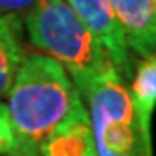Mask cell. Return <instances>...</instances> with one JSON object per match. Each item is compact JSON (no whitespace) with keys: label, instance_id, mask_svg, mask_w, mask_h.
I'll return each instance as SVG.
<instances>
[{"label":"cell","instance_id":"6da1fadb","mask_svg":"<svg viewBox=\"0 0 156 156\" xmlns=\"http://www.w3.org/2000/svg\"><path fill=\"white\" fill-rule=\"evenodd\" d=\"M79 104L81 94L57 60L25 53L6 105L19 149H38Z\"/></svg>","mask_w":156,"mask_h":156},{"label":"cell","instance_id":"7a4b0ae2","mask_svg":"<svg viewBox=\"0 0 156 156\" xmlns=\"http://www.w3.org/2000/svg\"><path fill=\"white\" fill-rule=\"evenodd\" d=\"M90 107V132L98 156H152L151 139L137 128L128 88L113 64L75 85Z\"/></svg>","mask_w":156,"mask_h":156},{"label":"cell","instance_id":"3957f363","mask_svg":"<svg viewBox=\"0 0 156 156\" xmlns=\"http://www.w3.org/2000/svg\"><path fill=\"white\" fill-rule=\"evenodd\" d=\"M28 40L55 58L75 85L113 64L66 0H38L27 13Z\"/></svg>","mask_w":156,"mask_h":156},{"label":"cell","instance_id":"277c9868","mask_svg":"<svg viewBox=\"0 0 156 156\" xmlns=\"http://www.w3.org/2000/svg\"><path fill=\"white\" fill-rule=\"evenodd\" d=\"M66 2L81 19V23L90 32V36L105 53V57L113 62L120 77L132 75L133 68L130 64L124 30L109 0H66Z\"/></svg>","mask_w":156,"mask_h":156},{"label":"cell","instance_id":"5b68a950","mask_svg":"<svg viewBox=\"0 0 156 156\" xmlns=\"http://www.w3.org/2000/svg\"><path fill=\"white\" fill-rule=\"evenodd\" d=\"M124 30L126 45L139 57H154L156 0H109Z\"/></svg>","mask_w":156,"mask_h":156},{"label":"cell","instance_id":"8992f818","mask_svg":"<svg viewBox=\"0 0 156 156\" xmlns=\"http://www.w3.org/2000/svg\"><path fill=\"white\" fill-rule=\"evenodd\" d=\"M38 152L40 156H98L83 102L40 143Z\"/></svg>","mask_w":156,"mask_h":156},{"label":"cell","instance_id":"52a82bcc","mask_svg":"<svg viewBox=\"0 0 156 156\" xmlns=\"http://www.w3.org/2000/svg\"><path fill=\"white\" fill-rule=\"evenodd\" d=\"M130 102L133 109L137 128L145 137L151 139V119L156 105V60L154 57L143 58L136 72H132V85H130Z\"/></svg>","mask_w":156,"mask_h":156},{"label":"cell","instance_id":"ba28073f","mask_svg":"<svg viewBox=\"0 0 156 156\" xmlns=\"http://www.w3.org/2000/svg\"><path fill=\"white\" fill-rule=\"evenodd\" d=\"M25 57L21 17L0 13V102L8 96Z\"/></svg>","mask_w":156,"mask_h":156},{"label":"cell","instance_id":"9c48e42d","mask_svg":"<svg viewBox=\"0 0 156 156\" xmlns=\"http://www.w3.org/2000/svg\"><path fill=\"white\" fill-rule=\"evenodd\" d=\"M19 149L17 137L12 128V120H9L8 107L0 102V154L2 156H12Z\"/></svg>","mask_w":156,"mask_h":156},{"label":"cell","instance_id":"30bf717a","mask_svg":"<svg viewBox=\"0 0 156 156\" xmlns=\"http://www.w3.org/2000/svg\"><path fill=\"white\" fill-rule=\"evenodd\" d=\"M36 2L38 0H0V13L23 17L36 6Z\"/></svg>","mask_w":156,"mask_h":156},{"label":"cell","instance_id":"8fae6325","mask_svg":"<svg viewBox=\"0 0 156 156\" xmlns=\"http://www.w3.org/2000/svg\"><path fill=\"white\" fill-rule=\"evenodd\" d=\"M12 156H40V152L38 149H17V152Z\"/></svg>","mask_w":156,"mask_h":156}]
</instances>
